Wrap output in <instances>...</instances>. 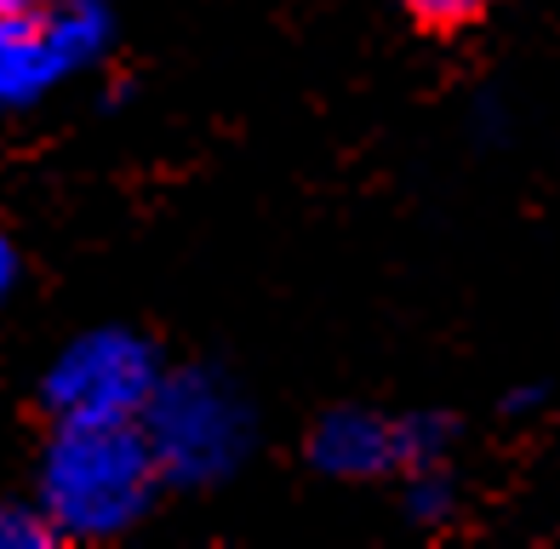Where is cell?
Listing matches in <instances>:
<instances>
[{
  "instance_id": "1",
  "label": "cell",
  "mask_w": 560,
  "mask_h": 549,
  "mask_svg": "<svg viewBox=\"0 0 560 549\" xmlns=\"http://www.w3.org/2000/svg\"><path fill=\"white\" fill-rule=\"evenodd\" d=\"M395 7L406 12V23H412L418 35L457 40V35L480 30V23L498 12V0H395Z\"/></svg>"
}]
</instances>
